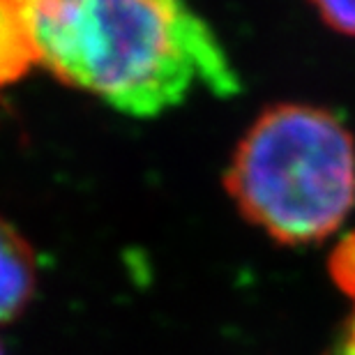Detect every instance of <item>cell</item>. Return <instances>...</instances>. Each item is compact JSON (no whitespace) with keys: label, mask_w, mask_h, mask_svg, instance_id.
Listing matches in <instances>:
<instances>
[{"label":"cell","mask_w":355,"mask_h":355,"mask_svg":"<svg viewBox=\"0 0 355 355\" xmlns=\"http://www.w3.org/2000/svg\"><path fill=\"white\" fill-rule=\"evenodd\" d=\"M40 65L132 118H155L198 88L240 92L238 72L201 14L175 0L26 3Z\"/></svg>","instance_id":"obj_1"},{"label":"cell","mask_w":355,"mask_h":355,"mask_svg":"<svg viewBox=\"0 0 355 355\" xmlns=\"http://www.w3.org/2000/svg\"><path fill=\"white\" fill-rule=\"evenodd\" d=\"M224 184L268 238L293 247L321 243L355 208V139L321 106L275 104L247 127Z\"/></svg>","instance_id":"obj_2"},{"label":"cell","mask_w":355,"mask_h":355,"mask_svg":"<svg viewBox=\"0 0 355 355\" xmlns=\"http://www.w3.org/2000/svg\"><path fill=\"white\" fill-rule=\"evenodd\" d=\"M37 288V259L19 229L0 217V325L19 318Z\"/></svg>","instance_id":"obj_3"},{"label":"cell","mask_w":355,"mask_h":355,"mask_svg":"<svg viewBox=\"0 0 355 355\" xmlns=\"http://www.w3.org/2000/svg\"><path fill=\"white\" fill-rule=\"evenodd\" d=\"M40 65L28 7L21 0H0V90L14 86Z\"/></svg>","instance_id":"obj_4"},{"label":"cell","mask_w":355,"mask_h":355,"mask_svg":"<svg viewBox=\"0 0 355 355\" xmlns=\"http://www.w3.org/2000/svg\"><path fill=\"white\" fill-rule=\"evenodd\" d=\"M328 266L335 286L351 300H355V231L335 245Z\"/></svg>","instance_id":"obj_5"},{"label":"cell","mask_w":355,"mask_h":355,"mask_svg":"<svg viewBox=\"0 0 355 355\" xmlns=\"http://www.w3.org/2000/svg\"><path fill=\"white\" fill-rule=\"evenodd\" d=\"M316 12L335 33L355 37V3H316Z\"/></svg>","instance_id":"obj_6"},{"label":"cell","mask_w":355,"mask_h":355,"mask_svg":"<svg viewBox=\"0 0 355 355\" xmlns=\"http://www.w3.org/2000/svg\"><path fill=\"white\" fill-rule=\"evenodd\" d=\"M330 355H355V311L349 321L344 323V328L339 330Z\"/></svg>","instance_id":"obj_7"},{"label":"cell","mask_w":355,"mask_h":355,"mask_svg":"<svg viewBox=\"0 0 355 355\" xmlns=\"http://www.w3.org/2000/svg\"><path fill=\"white\" fill-rule=\"evenodd\" d=\"M0 355H5V349H3V344H0Z\"/></svg>","instance_id":"obj_8"}]
</instances>
